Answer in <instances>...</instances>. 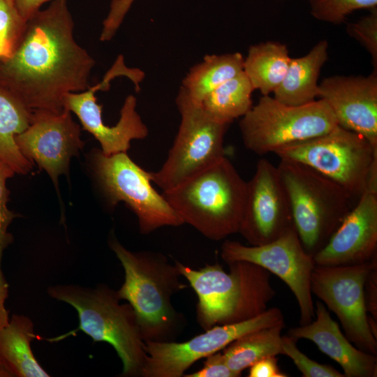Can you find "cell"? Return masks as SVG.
Segmentation results:
<instances>
[{"label": "cell", "mask_w": 377, "mask_h": 377, "mask_svg": "<svg viewBox=\"0 0 377 377\" xmlns=\"http://www.w3.org/2000/svg\"><path fill=\"white\" fill-rule=\"evenodd\" d=\"M246 182L226 158L161 193L182 221L220 241L239 232Z\"/></svg>", "instance_id": "obj_4"}, {"label": "cell", "mask_w": 377, "mask_h": 377, "mask_svg": "<svg viewBox=\"0 0 377 377\" xmlns=\"http://www.w3.org/2000/svg\"><path fill=\"white\" fill-rule=\"evenodd\" d=\"M283 354L288 356L304 377H345L334 367L320 364L302 353L296 346V340L282 336Z\"/></svg>", "instance_id": "obj_29"}, {"label": "cell", "mask_w": 377, "mask_h": 377, "mask_svg": "<svg viewBox=\"0 0 377 377\" xmlns=\"http://www.w3.org/2000/svg\"><path fill=\"white\" fill-rule=\"evenodd\" d=\"M376 250L377 174L313 260L319 265H358L371 260Z\"/></svg>", "instance_id": "obj_17"}, {"label": "cell", "mask_w": 377, "mask_h": 377, "mask_svg": "<svg viewBox=\"0 0 377 377\" xmlns=\"http://www.w3.org/2000/svg\"><path fill=\"white\" fill-rule=\"evenodd\" d=\"M92 165L109 205L115 207L124 202L135 214L142 234L184 224L162 194L153 187L149 172L136 164L127 152L105 155L96 150Z\"/></svg>", "instance_id": "obj_10"}, {"label": "cell", "mask_w": 377, "mask_h": 377, "mask_svg": "<svg viewBox=\"0 0 377 377\" xmlns=\"http://www.w3.org/2000/svg\"><path fill=\"white\" fill-rule=\"evenodd\" d=\"M280 160L304 164L359 198L377 174V147L360 134L337 125L313 138L283 147Z\"/></svg>", "instance_id": "obj_7"}, {"label": "cell", "mask_w": 377, "mask_h": 377, "mask_svg": "<svg viewBox=\"0 0 377 377\" xmlns=\"http://www.w3.org/2000/svg\"><path fill=\"white\" fill-rule=\"evenodd\" d=\"M47 292L76 309L80 330L94 341L114 348L123 364L121 376H142L147 358L145 341L133 308L128 302H120L117 290L104 283L94 288L59 284Z\"/></svg>", "instance_id": "obj_5"}, {"label": "cell", "mask_w": 377, "mask_h": 377, "mask_svg": "<svg viewBox=\"0 0 377 377\" xmlns=\"http://www.w3.org/2000/svg\"><path fill=\"white\" fill-rule=\"evenodd\" d=\"M311 15L316 20L339 24L353 12L377 7V0H308Z\"/></svg>", "instance_id": "obj_28"}, {"label": "cell", "mask_w": 377, "mask_h": 377, "mask_svg": "<svg viewBox=\"0 0 377 377\" xmlns=\"http://www.w3.org/2000/svg\"><path fill=\"white\" fill-rule=\"evenodd\" d=\"M285 323L249 332L224 349L228 367L238 376L259 360L283 354L281 331Z\"/></svg>", "instance_id": "obj_25"}, {"label": "cell", "mask_w": 377, "mask_h": 377, "mask_svg": "<svg viewBox=\"0 0 377 377\" xmlns=\"http://www.w3.org/2000/svg\"><path fill=\"white\" fill-rule=\"evenodd\" d=\"M253 91L249 78L242 71L214 89L200 104L213 119L229 125L252 108Z\"/></svg>", "instance_id": "obj_26"}, {"label": "cell", "mask_w": 377, "mask_h": 377, "mask_svg": "<svg viewBox=\"0 0 377 377\" xmlns=\"http://www.w3.org/2000/svg\"><path fill=\"white\" fill-rule=\"evenodd\" d=\"M244 57L239 52L208 54L192 66L182 87L198 103L219 85L243 71Z\"/></svg>", "instance_id": "obj_24"}, {"label": "cell", "mask_w": 377, "mask_h": 377, "mask_svg": "<svg viewBox=\"0 0 377 377\" xmlns=\"http://www.w3.org/2000/svg\"><path fill=\"white\" fill-rule=\"evenodd\" d=\"M376 261V256L358 265H316L311 278L312 295L336 314L347 339L359 349L375 355L377 341L369 326L364 283Z\"/></svg>", "instance_id": "obj_11"}, {"label": "cell", "mask_w": 377, "mask_h": 377, "mask_svg": "<svg viewBox=\"0 0 377 377\" xmlns=\"http://www.w3.org/2000/svg\"><path fill=\"white\" fill-rule=\"evenodd\" d=\"M108 244L124 270L118 295L133 308L143 341H175L184 318L172 306V297L188 287L181 282L175 263L159 252L129 251L114 235Z\"/></svg>", "instance_id": "obj_2"}, {"label": "cell", "mask_w": 377, "mask_h": 377, "mask_svg": "<svg viewBox=\"0 0 377 377\" xmlns=\"http://www.w3.org/2000/svg\"><path fill=\"white\" fill-rule=\"evenodd\" d=\"M1 277V274H0V278Z\"/></svg>", "instance_id": "obj_38"}, {"label": "cell", "mask_w": 377, "mask_h": 377, "mask_svg": "<svg viewBox=\"0 0 377 377\" xmlns=\"http://www.w3.org/2000/svg\"><path fill=\"white\" fill-rule=\"evenodd\" d=\"M249 377H286L278 364L276 356H269L259 360L249 367Z\"/></svg>", "instance_id": "obj_34"}, {"label": "cell", "mask_w": 377, "mask_h": 377, "mask_svg": "<svg viewBox=\"0 0 377 377\" xmlns=\"http://www.w3.org/2000/svg\"><path fill=\"white\" fill-rule=\"evenodd\" d=\"M221 256L227 264L247 261L276 274L289 287L297 301L300 325H307L315 318L311 278L316 263L304 249L295 226L280 237L263 245L246 246L226 240L221 246Z\"/></svg>", "instance_id": "obj_12"}, {"label": "cell", "mask_w": 377, "mask_h": 377, "mask_svg": "<svg viewBox=\"0 0 377 377\" xmlns=\"http://www.w3.org/2000/svg\"><path fill=\"white\" fill-rule=\"evenodd\" d=\"M15 142L22 155L44 170L56 188L59 177L68 175L71 158L84 145L80 126L66 109L34 110L29 126L15 137Z\"/></svg>", "instance_id": "obj_16"}, {"label": "cell", "mask_w": 377, "mask_h": 377, "mask_svg": "<svg viewBox=\"0 0 377 377\" xmlns=\"http://www.w3.org/2000/svg\"><path fill=\"white\" fill-rule=\"evenodd\" d=\"M34 330L31 320L22 314H13L0 323V364L10 377L50 376L34 355L31 346Z\"/></svg>", "instance_id": "obj_20"}, {"label": "cell", "mask_w": 377, "mask_h": 377, "mask_svg": "<svg viewBox=\"0 0 377 377\" xmlns=\"http://www.w3.org/2000/svg\"><path fill=\"white\" fill-rule=\"evenodd\" d=\"M0 377H10L8 372L0 364Z\"/></svg>", "instance_id": "obj_37"}, {"label": "cell", "mask_w": 377, "mask_h": 377, "mask_svg": "<svg viewBox=\"0 0 377 377\" xmlns=\"http://www.w3.org/2000/svg\"><path fill=\"white\" fill-rule=\"evenodd\" d=\"M52 0H15L16 6L25 20L41 8L46 2Z\"/></svg>", "instance_id": "obj_36"}, {"label": "cell", "mask_w": 377, "mask_h": 377, "mask_svg": "<svg viewBox=\"0 0 377 377\" xmlns=\"http://www.w3.org/2000/svg\"><path fill=\"white\" fill-rule=\"evenodd\" d=\"M239 125L245 147L265 155L321 135L338 124L323 99L295 106L267 95L241 117Z\"/></svg>", "instance_id": "obj_8"}, {"label": "cell", "mask_w": 377, "mask_h": 377, "mask_svg": "<svg viewBox=\"0 0 377 377\" xmlns=\"http://www.w3.org/2000/svg\"><path fill=\"white\" fill-rule=\"evenodd\" d=\"M26 24L27 20L20 13L15 0H0V61L12 54Z\"/></svg>", "instance_id": "obj_27"}, {"label": "cell", "mask_w": 377, "mask_h": 377, "mask_svg": "<svg viewBox=\"0 0 377 377\" xmlns=\"http://www.w3.org/2000/svg\"><path fill=\"white\" fill-rule=\"evenodd\" d=\"M135 1L111 0L109 13L103 22L101 41H108L113 38Z\"/></svg>", "instance_id": "obj_32"}, {"label": "cell", "mask_w": 377, "mask_h": 377, "mask_svg": "<svg viewBox=\"0 0 377 377\" xmlns=\"http://www.w3.org/2000/svg\"><path fill=\"white\" fill-rule=\"evenodd\" d=\"M328 43L318 42L305 55L291 58L286 73L274 98L289 105H302L316 101L319 96L318 78L328 58Z\"/></svg>", "instance_id": "obj_21"}, {"label": "cell", "mask_w": 377, "mask_h": 377, "mask_svg": "<svg viewBox=\"0 0 377 377\" xmlns=\"http://www.w3.org/2000/svg\"><path fill=\"white\" fill-rule=\"evenodd\" d=\"M290 59L286 45L276 41L262 42L249 47L244 58L243 71L254 90L267 96L282 82Z\"/></svg>", "instance_id": "obj_22"}, {"label": "cell", "mask_w": 377, "mask_h": 377, "mask_svg": "<svg viewBox=\"0 0 377 377\" xmlns=\"http://www.w3.org/2000/svg\"><path fill=\"white\" fill-rule=\"evenodd\" d=\"M181 121L161 168L149 172L151 182L169 190L226 156L224 136L229 125L213 119L183 87L176 98Z\"/></svg>", "instance_id": "obj_9"}, {"label": "cell", "mask_w": 377, "mask_h": 377, "mask_svg": "<svg viewBox=\"0 0 377 377\" xmlns=\"http://www.w3.org/2000/svg\"><path fill=\"white\" fill-rule=\"evenodd\" d=\"M277 168L296 231L306 251L313 257L351 209L353 198L336 182L304 164L280 160Z\"/></svg>", "instance_id": "obj_6"}, {"label": "cell", "mask_w": 377, "mask_h": 377, "mask_svg": "<svg viewBox=\"0 0 377 377\" xmlns=\"http://www.w3.org/2000/svg\"><path fill=\"white\" fill-rule=\"evenodd\" d=\"M73 29L67 0H52L36 11L12 54L0 61V87L32 110H64L67 94L89 87L95 65Z\"/></svg>", "instance_id": "obj_1"}, {"label": "cell", "mask_w": 377, "mask_h": 377, "mask_svg": "<svg viewBox=\"0 0 377 377\" xmlns=\"http://www.w3.org/2000/svg\"><path fill=\"white\" fill-rule=\"evenodd\" d=\"M318 98L330 107L337 124L377 147V70L368 75H332L319 84Z\"/></svg>", "instance_id": "obj_18"}, {"label": "cell", "mask_w": 377, "mask_h": 377, "mask_svg": "<svg viewBox=\"0 0 377 377\" xmlns=\"http://www.w3.org/2000/svg\"><path fill=\"white\" fill-rule=\"evenodd\" d=\"M288 335L296 341L306 339L313 342L341 367L345 377L376 376V356L355 347L320 301L316 302L315 318L307 325L290 329Z\"/></svg>", "instance_id": "obj_19"}, {"label": "cell", "mask_w": 377, "mask_h": 377, "mask_svg": "<svg viewBox=\"0 0 377 377\" xmlns=\"http://www.w3.org/2000/svg\"><path fill=\"white\" fill-rule=\"evenodd\" d=\"M348 35L358 41L369 53L374 69L377 70V7L369 14L347 25Z\"/></svg>", "instance_id": "obj_30"}, {"label": "cell", "mask_w": 377, "mask_h": 377, "mask_svg": "<svg viewBox=\"0 0 377 377\" xmlns=\"http://www.w3.org/2000/svg\"><path fill=\"white\" fill-rule=\"evenodd\" d=\"M283 323L281 311L272 307L244 321L214 326L186 341H145L142 377H182L195 362L222 350L242 336Z\"/></svg>", "instance_id": "obj_13"}, {"label": "cell", "mask_w": 377, "mask_h": 377, "mask_svg": "<svg viewBox=\"0 0 377 377\" xmlns=\"http://www.w3.org/2000/svg\"><path fill=\"white\" fill-rule=\"evenodd\" d=\"M15 174V171L8 164L0 161V260L3 251L13 242V237L8 232V228L17 215L7 207L10 192L6 187V180Z\"/></svg>", "instance_id": "obj_31"}, {"label": "cell", "mask_w": 377, "mask_h": 377, "mask_svg": "<svg viewBox=\"0 0 377 377\" xmlns=\"http://www.w3.org/2000/svg\"><path fill=\"white\" fill-rule=\"evenodd\" d=\"M367 311L377 319V261L372 265L364 283Z\"/></svg>", "instance_id": "obj_35"}, {"label": "cell", "mask_w": 377, "mask_h": 377, "mask_svg": "<svg viewBox=\"0 0 377 377\" xmlns=\"http://www.w3.org/2000/svg\"><path fill=\"white\" fill-rule=\"evenodd\" d=\"M32 110L0 87V161L17 174H27L34 163L20 152L15 137L29 126Z\"/></svg>", "instance_id": "obj_23"}, {"label": "cell", "mask_w": 377, "mask_h": 377, "mask_svg": "<svg viewBox=\"0 0 377 377\" xmlns=\"http://www.w3.org/2000/svg\"><path fill=\"white\" fill-rule=\"evenodd\" d=\"M294 226L290 205L277 166L266 158L246 182L239 233L250 245L271 242Z\"/></svg>", "instance_id": "obj_15"}, {"label": "cell", "mask_w": 377, "mask_h": 377, "mask_svg": "<svg viewBox=\"0 0 377 377\" xmlns=\"http://www.w3.org/2000/svg\"><path fill=\"white\" fill-rule=\"evenodd\" d=\"M184 377H237L228 367L223 353L218 351L206 357L203 367Z\"/></svg>", "instance_id": "obj_33"}, {"label": "cell", "mask_w": 377, "mask_h": 377, "mask_svg": "<svg viewBox=\"0 0 377 377\" xmlns=\"http://www.w3.org/2000/svg\"><path fill=\"white\" fill-rule=\"evenodd\" d=\"M175 264L197 295V321L205 330L257 316L275 295L270 272L250 262L229 263V272L218 263L199 269Z\"/></svg>", "instance_id": "obj_3"}, {"label": "cell", "mask_w": 377, "mask_h": 377, "mask_svg": "<svg viewBox=\"0 0 377 377\" xmlns=\"http://www.w3.org/2000/svg\"><path fill=\"white\" fill-rule=\"evenodd\" d=\"M128 73L124 62L117 59L100 82L84 91L68 93L64 99V108L77 115L82 128L98 141L101 151L105 155L127 152L132 140L145 139L149 134L148 128L136 110L137 99L132 94L125 98L115 126H106L103 121L102 105L97 103L96 92L108 89L113 79L127 77Z\"/></svg>", "instance_id": "obj_14"}]
</instances>
